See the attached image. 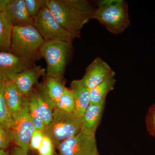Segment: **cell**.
Instances as JSON below:
<instances>
[{
  "label": "cell",
  "instance_id": "cell-1",
  "mask_svg": "<svg viewBox=\"0 0 155 155\" xmlns=\"http://www.w3.org/2000/svg\"><path fill=\"white\" fill-rule=\"evenodd\" d=\"M91 19L104 25L111 33H122L130 25L128 4L124 0H101L96 2Z\"/></svg>",
  "mask_w": 155,
  "mask_h": 155
},
{
  "label": "cell",
  "instance_id": "cell-2",
  "mask_svg": "<svg viewBox=\"0 0 155 155\" xmlns=\"http://www.w3.org/2000/svg\"><path fill=\"white\" fill-rule=\"evenodd\" d=\"M45 40L33 25L14 26L11 53L26 63L34 65L41 57L40 48Z\"/></svg>",
  "mask_w": 155,
  "mask_h": 155
},
{
  "label": "cell",
  "instance_id": "cell-3",
  "mask_svg": "<svg viewBox=\"0 0 155 155\" xmlns=\"http://www.w3.org/2000/svg\"><path fill=\"white\" fill-rule=\"evenodd\" d=\"M72 48L71 43L61 41H45L40 48V54L46 62L47 76L64 79Z\"/></svg>",
  "mask_w": 155,
  "mask_h": 155
},
{
  "label": "cell",
  "instance_id": "cell-4",
  "mask_svg": "<svg viewBox=\"0 0 155 155\" xmlns=\"http://www.w3.org/2000/svg\"><path fill=\"white\" fill-rule=\"evenodd\" d=\"M81 126V117L76 112L67 113L55 108L51 121L45 126L43 133L51 139L56 147L80 132Z\"/></svg>",
  "mask_w": 155,
  "mask_h": 155
},
{
  "label": "cell",
  "instance_id": "cell-5",
  "mask_svg": "<svg viewBox=\"0 0 155 155\" xmlns=\"http://www.w3.org/2000/svg\"><path fill=\"white\" fill-rule=\"evenodd\" d=\"M47 7L60 25L77 38L84 25L91 19L92 15L81 11L64 0H47Z\"/></svg>",
  "mask_w": 155,
  "mask_h": 155
},
{
  "label": "cell",
  "instance_id": "cell-6",
  "mask_svg": "<svg viewBox=\"0 0 155 155\" xmlns=\"http://www.w3.org/2000/svg\"><path fill=\"white\" fill-rule=\"evenodd\" d=\"M33 25L45 41H61L72 43L77 38L60 25L47 6L34 18Z\"/></svg>",
  "mask_w": 155,
  "mask_h": 155
},
{
  "label": "cell",
  "instance_id": "cell-7",
  "mask_svg": "<svg viewBox=\"0 0 155 155\" xmlns=\"http://www.w3.org/2000/svg\"><path fill=\"white\" fill-rule=\"evenodd\" d=\"M12 116L14 125L11 132L13 142L28 153L29 142L35 128L28 111L26 97L20 110Z\"/></svg>",
  "mask_w": 155,
  "mask_h": 155
},
{
  "label": "cell",
  "instance_id": "cell-8",
  "mask_svg": "<svg viewBox=\"0 0 155 155\" xmlns=\"http://www.w3.org/2000/svg\"><path fill=\"white\" fill-rule=\"evenodd\" d=\"M60 155H97L95 135L80 131L56 147Z\"/></svg>",
  "mask_w": 155,
  "mask_h": 155
},
{
  "label": "cell",
  "instance_id": "cell-9",
  "mask_svg": "<svg viewBox=\"0 0 155 155\" xmlns=\"http://www.w3.org/2000/svg\"><path fill=\"white\" fill-rule=\"evenodd\" d=\"M0 11L6 14L14 26L33 25V19L27 12L25 0H0Z\"/></svg>",
  "mask_w": 155,
  "mask_h": 155
},
{
  "label": "cell",
  "instance_id": "cell-10",
  "mask_svg": "<svg viewBox=\"0 0 155 155\" xmlns=\"http://www.w3.org/2000/svg\"><path fill=\"white\" fill-rule=\"evenodd\" d=\"M114 72L107 62L97 57L86 68L85 74L81 80L90 91L104 81Z\"/></svg>",
  "mask_w": 155,
  "mask_h": 155
},
{
  "label": "cell",
  "instance_id": "cell-11",
  "mask_svg": "<svg viewBox=\"0 0 155 155\" xmlns=\"http://www.w3.org/2000/svg\"><path fill=\"white\" fill-rule=\"evenodd\" d=\"M33 65L11 52H0V81L12 80L17 74Z\"/></svg>",
  "mask_w": 155,
  "mask_h": 155
},
{
  "label": "cell",
  "instance_id": "cell-12",
  "mask_svg": "<svg viewBox=\"0 0 155 155\" xmlns=\"http://www.w3.org/2000/svg\"><path fill=\"white\" fill-rule=\"evenodd\" d=\"M45 69L41 66L33 65L15 75L12 81L24 97L27 96L33 90L39 77L44 75Z\"/></svg>",
  "mask_w": 155,
  "mask_h": 155
},
{
  "label": "cell",
  "instance_id": "cell-13",
  "mask_svg": "<svg viewBox=\"0 0 155 155\" xmlns=\"http://www.w3.org/2000/svg\"><path fill=\"white\" fill-rule=\"evenodd\" d=\"M105 101L97 104H90L81 117V132L89 135H95L101 122Z\"/></svg>",
  "mask_w": 155,
  "mask_h": 155
},
{
  "label": "cell",
  "instance_id": "cell-14",
  "mask_svg": "<svg viewBox=\"0 0 155 155\" xmlns=\"http://www.w3.org/2000/svg\"><path fill=\"white\" fill-rule=\"evenodd\" d=\"M3 96L12 116L18 113L22 108L25 97L12 80L2 81Z\"/></svg>",
  "mask_w": 155,
  "mask_h": 155
},
{
  "label": "cell",
  "instance_id": "cell-15",
  "mask_svg": "<svg viewBox=\"0 0 155 155\" xmlns=\"http://www.w3.org/2000/svg\"><path fill=\"white\" fill-rule=\"evenodd\" d=\"M75 104V112L81 117L90 105L89 91L80 80L72 81L70 85Z\"/></svg>",
  "mask_w": 155,
  "mask_h": 155
},
{
  "label": "cell",
  "instance_id": "cell-16",
  "mask_svg": "<svg viewBox=\"0 0 155 155\" xmlns=\"http://www.w3.org/2000/svg\"><path fill=\"white\" fill-rule=\"evenodd\" d=\"M115 74L114 72L104 81L89 91L91 104H97L105 101L108 94L114 90L116 82Z\"/></svg>",
  "mask_w": 155,
  "mask_h": 155
},
{
  "label": "cell",
  "instance_id": "cell-17",
  "mask_svg": "<svg viewBox=\"0 0 155 155\" xmlns=\"http://www.w3.org/2000/svg\"><path fill=\"white\" fill-rule=\"evenodd\" d=\"M26 98L28 111L35 129L43 132L45 124L41 110L39 106L35 88L26 96Z\"/></svg>",
  "mask_w": 155,
  "mask_h": 155
},
{
  "label": "cell",
  "instance_id": "cell-18",
  "mask_svg": "<svg viewBox=\"0 0 155 155\" xmlns=\"http://www.w3.org/2000/svg\"><path fill=\"white\" fill-rule=\"evenodd\" d=\"M48 97L55 106L66 88L64 79H60L46 76L45 80L41 83Z\"/></svg>",
  "mask_w": 155,
  "mask_h": 155
},
{
  "label": "cell",
  "instance_id": "cell-19",
  "mask_svg": "<svg viewBox=\"0 0 155 155\" xmlns=\"http://www.w3.org/2000/svg\"><path fill=\"white\" fill-rule=\"evenodd\" d=\"M35 89L46 126L48 125L51 121L55 106L48 97L41 83L38 84L37 88Z\"/></svg>",
  "mask_w": 155,
  "mask_h": 155
},
{
  "label": "cell",
  "instance_id": "cell-20",
  "mask_svg": "<svg viewBox=\"0 0 155 155\" xmlns=\"http://www.w3.org/2000/svg\"><path fill=\"white\" fill-rule=\"evenodd\" d=\"M13 28L6 14L0 11V52H11Z\"/></svg>",
  "mask_w": 155,
  "mask_h": 155
},
{
  "label": "cell",
  "instance_id": "cell-21",
  "mask_svg": "<svg viewBox=\"0 0 155 155\" xmlns=\"http://www.w3.org/2000/svg\"><path fill=\"white\" fill-rule=\"evenodd\" d=\"M2 81H0V125L11 131L14 125V119L3 96Z\"/></svg>",
  "mask_w": 155,
  "mask_h": 155
},
{
  "label": "cell",
  "instance_id": "cell-22",
  "mask_svg": "<svg viewBox=\"0 0 155 155\" xmlns=\"http://www.w3.org/2000/svg\"><path fill=\"white\" fill-rule=\"evenodd\" d=\"M55 108L67 113L76 112L74 97L70 88H65L61 98L56 104Z\"/></svg>",
  "mask_w": 155,
  "mask_h": 155
},
{
  "label": "cell",
  "instance_id": "cell-23",
  "mask_svg": "<svg viewBox=\"0 0 155 155\" xmlns=\"http://www.w3.org/2000/svg\"><path fill=\"white\" fill-rule=\"evenodd\" d=\"M47 0H25V7L28 14L34 19L40 11L47 6Z\"/></svg>",
  "mask_w": 155,
  "mask_h": 155
},
{
  "label": "cell",
  "instance_id": "cell-24",
  "mask_svg": "<svg viewBox=\"0 0 155 155\" xmlns=\"http://www.w3.org/2000/svg\"><path fill=\"white\" fill-rule=\"evenodd\" d=\"M64 1L78 10L91 14L92 16L95 8V6L93 5L91 2L87 0H64Z\"/></svg>",
  "mask_w": 155,
  "mask_h": 155
},
{
  "label": "cell",
  "instance_id": "cell-25",
  "mask_svg": "<svg viewBox=\"0 0 155 155\" xmlns=\"http://www.w3.org/2000/svg\"><path fill=\"white\" fill-rule=\"evenodd\" d=\"M54 145L51 139L45 136L38 152V155H54Z\"/></svg>",
  "mask_w": 155,
  "mask_h": 155
},
{
  "label": "cell",
  "instance_id": "cell-26",
  "mask_svg": "<svg viewBox=\"0 0 155 155\" xmlns=\"http://www.w3.org/2000/svg\"><path fill=\"white\" fill-rule=\"evenodd\" d=\"M146 124L148 133L155 137V104L149 109L146 118Z\"/></svg>",
  "mask_w": 155,
  "mask_h": 155
},
{
  "label": "cell",
  "instance_id": "cell-27",
  "mask_svg": "<svg viewBox=\"0 0 155 155\" xmlns=\"http://www.w3.org/2000/svg\"><path fill=\"white\" fill-rule=\"evenodd\" d=\"M13 142L11 131L0 125V149L7 150Z\"/></svg>",
  "mask_w": 155,
  "mask_h": 155
},
{
  "label": "cell",
  "instance_id": "cell-28",
  "mask_svg": "<svg viewBox=\"0 0 155 155\" xmlns=\"http://www.w3.org/2000/svg\"><path fill=\"white\" fill-rule=\"evenodd\" d=\"M44 137L43 132L35 129L32 134L29 142V149L37 151L41 144Z\"/></svg>",
  "mask_w": 155,
  "mask_h": 155
},
{
  "label": "cell",
  "instance_id": "cell-29",
  "mask_svg": "<svg viewBox=\"0 0 155 155\" xmlns=\"http://www.w3.org/2000/svg\"><path fill=\"white\" fill-rule=\"evenodd\" d=\"M11 154V155H27L28 153L19 147L16 146L13 148Z\"/></svg>",
  "mask_w": 155,
  "mask_h": 155
},
{
  "label": "cell",
  "instance_id": "cell-30",
  "mask_svg": "<svg viewBox=\"0 0 155 155\" xmlns=\"http://www.w3.org/2000/svg\"><path fill=\"white\" fill-rule=\"evenodd\" d=\"M0 155H11V154L6 149H0Z\"/></svg>",
  "mask_w": 155,
  "mask_h": 155
},
{
  "label": "cell",
  "instance_id": "cell-31",
  "mask_svg": "<svg viewBox=\"0 0 155 155\" xmlns=\"http://www.w3.org/2000/svg\"><path fill=\"white\" fill-rule=\"evenodd\" d=\"M97 155H100L99 154H98Z\"/></svg>",
  "mask_w": 155,
  "mask_h": 155
}]
</instances>
